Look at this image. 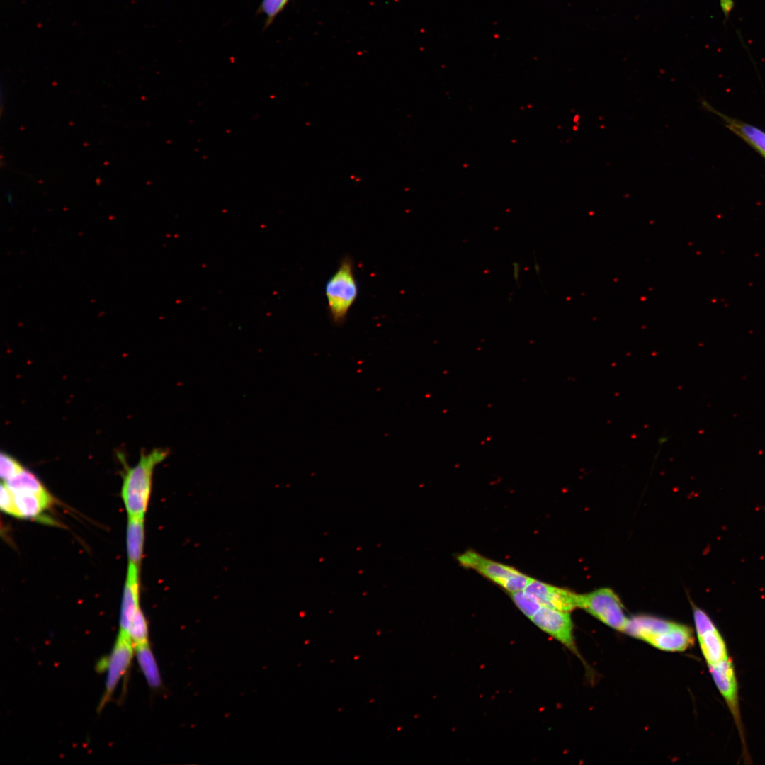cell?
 Returning <instances> with one entry per match:
<instances>
[{
    "instance_id": "1",
    "label": "cell",
    "mask_w": 765,
    "mask_h": 765,
    "mask_svg": "<svg viewBox=\"0 0 765 765\" xmlns=\"http://www.w3.org/2000/svg\"><path fill=\"white\" fill-rule=\"evenodd\" d=\"M169 455V450L157 448L142 452L138 463L129 468L123 478L121 497L128 517L144 518L149 499L153 472L157 465Z\"/></svg>"
},
{
    "instance_id": "2",
    "label": "cell",
    "mask_w": 765,
    "mask_h": 765,
    "mask_svg": "<svg viewBox=\"0 0 765 765\" xmlns=\"http://www.w3.org/2000/svg\"><path fill=\"white\" fill-rule=\"evenodd\" d=\"M625 632L665 651L681 652L694 644L690 627L647 616L629 619Z\"/></svg>"
},
{
    "instance_id": "3",
    "label": "cell",
    "mask_w": 765,
    "mask_h": 765,
    "mask_svg": "<svg viewBox=\"0 0 765 765\" xmlns=\"http://www.w3.org/2000/svg\"><path fill=\"white\" fill-rule=\"evenodd\" d=\"M329 317L337 325L344 324L358 295L354 263L350 256L341 261L324 287Z\"/></svg>"
},
{
    "instance_id": "4",
    "label": "cell",
    "mask_w": 765,
    "mask_h": 765,
    "mask_svg": "<svg viewBox=\"0 0 765 765\" xmlns=\"http://www.w3.org/2000/svg\"><path fill=\"white\" fill-rule=\"evenodd\" d=\"M457 559L462 566L475 570L509 593L524 590L531 579L513 567L487 558L472 550L460 554Z\"/></svg>"
},
{
    "instance_id": "5",
    "label": "cell",
    "mask_w": 765,
    "mask_h": 765,
    "mask_svg": "<svg viewBox=\"0 0 765 765\" xmlns=\"http://www.w3.org/2000/svg\"><path fill=\"white\" fill-rule=\"evenodd\" d=\"M579 608H582L608 626L625 631L629 619L625 616L618 596L610 589L601 588L588 594H579Z\"/></svg>"
},
{
    "instance_id": "6",
    "label": "cell",
    "mask_w": 765,
    "mask_h": 765,
    "mask_svg": "<svg viewBox=\"0 0 765 765\" xmlns=\"http://www.w3.org/2000/svg\"><path fill=\"white\" fill-rule=\"evenodd\" d=\"M134 649V645L130 637L126 634L119 633L110 654L99 663L102 669L106 668L108 671L105 692L100 703V709L111 697L118 681L128 670L133 656Z\"/></svg>"
},
{
    "instance_id": "7",
    "label": "cell",
    "mask_w": 765,
    "mask_h": 765,
    "mask_svg": "<svg viewBox=\"0 0 765 765\" xmlns=\"http://www.w3.org/2000/svg\"><path fill=\"white\" fill-rule=\"evenodd\" d=\"M531 620L541 630L572 652H577L572 633L573 624L568 612L542 606Z\"/></svg>"
},
{
    "instance_id": "8",
    "label": "cell",
    "mask_w": 765,
    "mask_h": 765,
    "mask_svg": "<svg viewBox=\"0 0 765 765\" xmlns=\"http://www.w3.org/2000/svg\"><path fill=\"white\" fill-rule=\"evenodd\" d=\"M542 606L569 612L579 608V596L570 590L531 578L524 589Z\"/></svg>"
},
{
    "instance_id": "9",
    "label": "cell",
    "mask_w": 765,
    "mask_h": 765,
    "mask_svg": "<svg viewBox=\"0 0 765 765\" xmlns=\"http://www.w3.org/2000/svg\"><path fill=\"white\" fill-rule=\"evenodd\" d=\"M139 570L136 565L129 563L120 615L119 633L128 635L131 622L140 608L139 604Z\"/></svg>"
},
{
    "instance_id": "10",
    "label": "cell",
    "mask_w": 765,
    "mask_h": 765,
    "mask_svg": "<svg viewBox=\"0 0 765 765\" xmlns=\"http://www.w3.org/2000/svg\"><path fill=\"white\" fill-rule=\"evenodd\" d=\"M702 105L708 110L719 116L725 122L728 129L746 142L765 159V132L750 124L722 114L706 101H702Z\"/></svg>"
},
{
    "instance_id": "11",
    "label": "cell",
    "mask_w": 765,
    "mask_h": 765,
    "mask_svg": "<svg viewBox=\"0 0 765 765\" xmlns=\"http://www.w3.org/2000/svg\"><path fill=\"white\" fill-rule=\"evenodd\" d=\"M13 494L17 517L19 518L38 517L43 511L49 508L53 502L51 495L41 496L33 493L22 492H13Z\"/></svg>"
},
{
    "instance_id": "12",
    "label": "cell",
    "mask_w": 765,
    "mask_h": 765,
    "mask_svg": "<svg viewBox=\"0 0 765 765\" xmlns=\"http://www.w3.org/2000/svg\"><path fill=\"white\" fill-rule=\"evenodd\" d=\"M144 518L128 517L126 543L129 563L140 568L144 545Z\"/></svg>"
},
{
    "instance_id": "13",
    "label": "cell",
    "mask_w": 765,
    "mask_h": 765,
    "mask_svg": "<svg viewBox=\"0 0 765 765\" xmlns=\"http://www.w3.org/2000/svg\"><path fill=\"white\" fill-rule=\"evenodd\" d=\"M4 482L13 493H33L50 496L38 477L25 468L16 476Z\"/></svg>"
},
{
    "instance_id": "14",
    "label": "cell",
    "mask_w": 765,
    "mask_h": 765,
    "mask_svg": "<svg viewBox=\"0 0 765 765\" xmlns=\"http://www.w3.org/2000/svg\"><path fill=\"white\" fill-rule=\"evenodd\" d=\"M138 664L149 686L156 688L161 684L159 669L148 643L134 646Z\"/></svg>"
},
{
    "instance_id": "15",
    "label": "cell",
    "mask_w": 765,
    "mask_h": 765,
    "mask_svg": "<svg viewBox=\"0 0 765 765\" xmlns=\"http://www.w3.org/2000/svg\"><path fill=\"white\" fill-rule=\"evenodd\" d=\"M512 601L519 610L529 619L541 608V604L524 590L509 592Z\"/></svg>"
},
{
    "instance_id": "16",
    "label": "cell",
    "mask_w": 765,
    "mask_h": 765,
    "mask_svg": "<svg viewBox=\"0 0 765 765\" xmlns=\"http://www.w3.org/2000/svg\"><path fill=\"white\" fill-rule=\"evenodd\" d=\"M128 635L134 646L148 643L147 623L140 608L137 611L131 622Z\"/></svg>"
},
{
    "instance_id": "17",
    "label": "cell",
    "mask_w": 765,
    "mask_h": 765,
    "mask_svg": "<svg viewBox=\"0 0 765 765\" xmlns=\"http://www.w3.org/2000/svg\"><path fill=\"white\" fill-rule=\"evenodd\" d=\"M0 464L2 482L9 480L24 469L16 459L6 453H1Z\"/></svg>"
},
{
    "instance_id": "18",
    "label": "cell",
    "mask_w": 765,
    "mask_h": 765,
    "mask_svg": "<svg viewBox=\"0 0 765 765\" xmlns=\"http://www.w3.org/2000/svg\"><path fill=\"white\" fill-rule=\"evenodd\" d=\"M0 507L7 514L17 517L13 494L3 482L1 484Z\"/></svg>"
},
{
    "instance_id": "19",
    "label": "cell",
    "mask_w": 765,
    "mask_h": 765,
    "mask_svg": "<svg viewBox=\"0 0 765 765\" xmlns=\"http://www.w3.org/2000/svg\"><path fill=\"white\" fill-rule=\"evenodd\" d=\"M514 278H515V280H518V272L519 267H518V265L517 263H514Z\"/></svg>"
},
{
    "instance_id": "20",
    "label": "cell",
    "mask_w": 765,
    "mask_h": 765,
    "mask_svg": "<svg viewBox=\"0 0 765 765\" xmlns=\"http://www.w3.org/2000/svg\"><path fill=\"white\" fill-rule=\"evenodd\" d=\"M8 203L10 204L11 208H13V200H12V198L11 197V196H8Z\"/></svg>"
}]
</instances>
